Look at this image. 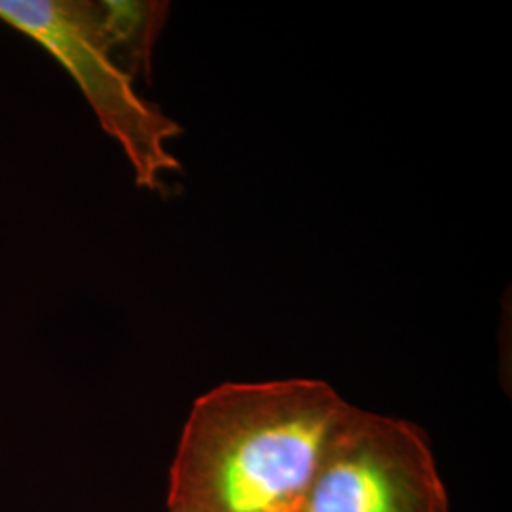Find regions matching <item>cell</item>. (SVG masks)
<instances>
[{
	"instance_id": "6da1fadb",
	"label": "cell",
	"mask_w": 512,
	"mask_h": 512,
	"mask_svg": "<svg viewBox=\"0 0 512 512\" xmlns=\"http://www.w3.org/2000/svg\"><path fill=\"white\" fill-rule=\"evenodd\" d=\"M348 403L321 380L222 384L184 423L169 512H300Z\"/></svg>"
},
{
	"instance_id": "7a4b0ae2",
	"label": "cell",
	"mask_w": 512,
	"mask_h": 512,
	"mask_svg": "<svg viewBox=\"0 0 512 512\" xmlns=\"http://www.w3.org/2000/svg\"><path fill=\"white\" fill-rule=\"evenodd\" d=\"M0 21L38 42L71 74L101 128L124 148L135 183L162 192V175L181 169L165 143L181 126L135 92L110 50L101 4L84 0H0Z\"/></svg>"
},
{
	"instance_id": "3957f363",
	"label": "cell",
	"mask_w": 512,
	"mask_h": 512,
	"mask_svg": "<svg viewBox=\"0 0 512 512\" xmlns=\"http://www.w3.org/2000/svg\"><path fill=\"white\" fill-rule=\"evenodd\" d=\"M300 512H448V495L414 423L348 403Z\"/></svg>"
},
{
	"instance_id": "277c9868",
	"label": "cell",
	"mask_w": 512,
	"mask_h": 512,
	"mask_svg": "<svg viewBox=\"0 0 512 512\" xmlns=\"http://www.w3.org/2000/svg\"><path fill=\"white\" fill-rule=\"evenodd\" d=\"M99 4L112 54H126V69L133 78L139 71L150 73L154 42L164 25L169 4L124 0H107Z\"/></svg>"
}]
</instances>
